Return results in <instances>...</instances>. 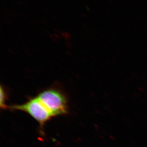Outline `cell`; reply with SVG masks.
I'll list each match as a JSON object with an SVG mask.
<instances>
[{"instance_id": "1", "label": "cell", "mask_w": 147, "mask_h": 147, "mask_svg": "<svg viewBox=\"0 0 147 147\" xmlns=\"http://www.w3.org/2000/svg\"><path fill=\"white\" fill-rule=\"evenodd\" d=\"M37 96L50 111L53 117L63 115L68 113L67 100L61 92L50 89L41 92Z\"/></svg>"}, {"instance_id": "2", "label": "cell", "mask_w": 147, "mask_h": 147, "mask_svg": "<svg viewBox=\"0 0 147 147\" xmlns=\"http://www.w3.org/2000/svg\"><path fill=\"white\" fill-rule=\"evenodd\" d=\"M9 108L28 114L39 123L40 128L53 117L50 111L37 96L30 98L24 104L12 105Z\"/></svg>"}, {"instance_id": "3", "label": "cell", "mask_w": 147, "mask_h": 147, "mask_svg": "<svg viewBox=\"0 0 147 147\" xmlns=\"http://www.w3.org/2000/svg\"><path fill=\"white\" fill-rule=\"evenodd\" d=\"M6 94L5 91L2 87L1 88V99H0V106L1 109H5L7 108V105H6Z\"/></svg>"}]
</instances>
